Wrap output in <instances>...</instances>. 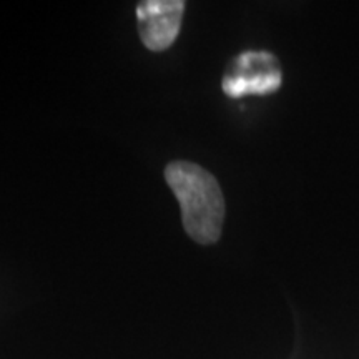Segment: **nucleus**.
Returning a JSON list of instances; mask_svg holds the SVG:
<instances>
[{
	"mask_svg": "<svg viewBox=\"0 0 359 359\" xmlns=\"http://www.w3.org/2000/svg\"><path fill=\"white\" fill-rule=\"evenodd\" d=\"M276 58L268 52H245L236 58L235 72L223 79V92L231 98L268 95L281 85Z\"/></svg>",
	"mask_w": 359,
	"mask_h": 359,
	"instance_id": "obj_2",
	"label": "nucleus"
},
{
	"mask_svg": "<svg viewBox=\"0 0 359 359\" xmlns=\"http://www.w3.org/2000/svg\"><path fill=\"white\" fill-rule=\"evenodd\" d=\"M183 12V0H145L138 4V32L148 50L161 52L172 47L180 34Z\"/></svg>",
	"mask_w": 359,
	"mask_h": 359,
	"instance_id": "obj_3",
	"label": "nucleus"
},
{
	"mask_svg": "<svg viewBox=\"0 0 359 359\" xmlns=\"http://www.w3.org/2000/svg\"><path fill=\"white\" fill-rule=\"evenodd\" d=\"M165 180L177 196L185 231L200 245H212L222 235L224 198L217 178L191 161H173Z\"/></svg>",
	"mask_w": 359,
	"mask_h": 359,
	"instance_id": "obj_1",
	"label": "nucleus"
}]
</instances>
